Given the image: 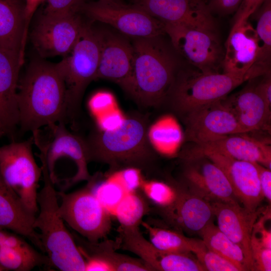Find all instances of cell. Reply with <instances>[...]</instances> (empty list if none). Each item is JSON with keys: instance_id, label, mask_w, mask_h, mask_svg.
I'll use <instances>...</instances> for the list:
<instances>
[{"instance_id": "6da1fadb", "label": "cell", "mask_w": 271, "mask_h": 271, "mask_svg": "<svg viewBox=\"0 0 271 271\" xmlns=\"http://www.w3.org/2000/svg\"><path fill=\"white\" fill-rule=\"evenodd\" d=\"M66 86L57 63L42 60L30 63L19 80L18 103L22 130H39L66 116Z\"/></svg>"}, {"instance_id": "7a4b0ae2", "label": "cell", "mask_w": 271, "mask_h": 271, "mask_svg": "<svg viewBox=\"0 0 271 271\" xmlns=\"http://www.w3.org/2000/svg\"><path fill=\"white\" fill-rule=\"evenodd\" d=\"M149 128L147 117L135 113L125 118L116 129L93 131L85 140L89 162L106 164L111 173L127 168L148 171L156 160Z\"/></svg>"}, {"instance_id": "3957f363", "label": "cell", "mask_w": 271, "mask_h": 271, "mask_svg": "<svg viewBox=\"0 0 271 271\" xmlns=\"http://www.w3.org/2000/svg\"><path fill=\"white\" fill-rule=\"evenodd\" d=\"M161 36L133 39L128 94L139 104L156 107L166 101L177 77V62Z\"/></svg>"}, {"instance_id": "277c9868", "label": "cell", "mask_w": 271, "mask_h": 271, "mask_svg": "<svg viewBox=\"0 0 271 271\" xmlns=\"http://www.w3.org/2000/svg\"><path fill=\"white\" fill-rule=\"evenodd\" d=\"M40 158L44 185L38 192V215L34 227L39 230L42 250L46 253L50 266L61 271H85V259L60 215L58 194L45 159Z\"/></svg>"}, {"instance_id": "5b68a950", "label": "cell", "mask_w": 271, "mask_h": 271, "mask_svg": "<svg viewBox=\"0 0 271 271\" xmlns=\"http://www.w3.org/2000/svg\"><path fill=\"white\" fill-rule=\"evenodd\" d=\"M252 79L248 74L197 72L177 75L166 100L184 116L200 107L220 100L242 83Z\"/></svg>"}, {"instance_id": "8992f818", "label": "cell", "mask_w": 271, "mask_h": 271, "mask_svg": "<svg viewBox=\"0 0 271 271\" xmlns=\"http://www.w3.org/2000/svg\"><path fill=\"white\" fill-rule=\"evenodd\" d=\"M100 48V31L85 24L72 50L57 63L66 86V116L78 111L86 88L95 80Z\"/></svg>"}, {"instance_id": "52a82bcc", "label": "cell", "mask_w": 271, "mask_h": 271, "mask_svg": "<svg viewBox=\"0 0 271 271\" xmlns=\"http://www.w3.org/2000/svg\"><path fill=\"white\" fill-rule=\"evenodd\" d=\"M96 175L82 188L69 193L57 192L60 215L71 228L86 240L95 242L105 238L112 226L111 213L93 191Z\"/></svg>"}, {"instance_id": "ba28073f", "label": "cell", "mask_w": 271, "mask_h": 271, "mask_svg": "<svg viewBox=\"0 0 271 271\" xmlns=\"http://www.w3.org/2000/svg\"><path fill=\"white\" fill-rule=\"evenodd\" d=\"M32 144L30 140L0 147V175L25 206L37 214L42 172L34 157Z\"/></svg>"}, {"instance_id": "9c48e42d", "label": "cell", "mask_w": 271, "mask_h": 271, "mask_svg": "<svg viewBox=\"0 0 271 271\" xmlns=\"http://www.w3.org/2000/svg\"><path fill=\"white\" fill-rule=\"evenodd\" d=\"M174 49L203 73L219 72L224 55L216 29L165 24Z\"/></svg>"}, {"instance_id": "30bf717a", "label": "cell", "mask_w": 271, "mask_h": 271, "mask_svg": "<svg viewBox=\"0 0 271 271\" xmlns=\"http://www.w3.org/2000/svg\"><path fill=\"white\" fill-rule=\"evenodd\" d=\"M81 11L92 20L110 25L133 39L159 37L165 34L164 23L134 4L97 1L85 3Z\"/></svg>"}, {"instance_id": "8fae6325", "label": "cell", "mask_w": 271, "mask_h": 271, "mask_svg": "<svg viewBox=\"0 0 271 271\" xmlns=\"http://www.w3.org/2000/svg\"><path fill=\"white\" fill-rule=\"evenodd\" d=\"M86 24L78 13H44L31 33L33 46L43 58L67 55L75 45Z\"/></svg>"}, {"instance_id": "7c38bea8", "label": "cell", "mask_w": 271, "mask_h": 271, "mask_svg": "<svg viewBox=\"0 0 271 271\" xmlns=\"http://www.w3.org/2000/svg\"><path fill=\"white\" fill-rule=\"evenodd\" d=\"M115 240L117 249L131 252L152 270L160 271H204L205 269L191 253L165 251L155 246L142 234L139 227L119 226Z\"/></svg>"}, {"instance_id": "4fadbf2b", "label": "cell", "mask_w": 271, "mask_h": 271, "mask_svg": "<svg viewBox=\"0 0 271 271\" xmlns=\"http://www.w3.org/2000/svg\"><path fill=\"white\" fill-rule=\"evenodd\" d=\"M53 133L52 140L47 144H42L38 131L33 132V141L44 157L49 176H51L56 164L61 159L68 158L76 166V172L65 184V188L91 178L88 169V160L86 141L74 134L66 128L63 121L50 126Z\"/></svg>"}, {"instance_id": "5bb4252c", "label": "cell", "mask_w": 271, "mask_h": 271, "mask_svg": "<svg viewBox=\"0 0 271 271\" xmlns=\"http://www.w3.org/2000/svg\"><path fill=\"white\" fill-rule=\"evenodd\" d=\"M181 157L186 161L205 158L212 162L225 174L238 202L250 211H257L264 197L255 163L236 160L210 151L183 153Z\"/></svg>"}, {"instance_id": "9a60e30c", "label": "cell", "mask_w": 271, "mask_h": 271, "mask_svg": "<svg viewBox=\"0 0 271 271\" xmlns=\"http://www.w3.org/2000/svg\"><path fill=\"white\" fill-rule=\"evenodd\" d=\"M223 99L196 108L184 115L185 141L202 144L225 136L244 133Z\"/></svg>"}, {"instance_id": "2e32d148", "label": "cell", "mask_w": 271, "mask_h": 271, "mask_svg": "<svg viewBox=\"0 0 271 271\" xmlns=\"http://www.w3.org/2000/svg\"><path fill=\"white\" fill-rule=\"evenodd\" d=\"M101 48L95 79H103L117 84L128 93L132 72V44L123 37L100 31Z\"/></svg>"}, {"instance_id": "e0dca14e", "label": "cell", "mask_w": 271, "mask_h": 271, "mask_svg": "<svg viewBox=\"0 0 271 271\" xmlns=\"http://www.w3.org/2000/svg\"><path fill=\"white\" fill-rule=\"evenodd\" d=\"M150 15L165 24L216 29L204 1L197 0H133Z\"/></svg>"}, {"instance_id": "ac0fdd59", "label": "cell", "mask_w": 271, "mask_h": 271, "mask_svg": "<svg viewBox=\"0 0 271 271\" xmlns=\"http://www.w3.org/2000/svg\"><path fill=\"white\" fill-rule=\"evenodd\" d=\"M189 161L195 162L184 172L190 192L209 202H238L227 177L216 164L205 158Z\"/></svg>"}, {"instance_id": "d6986e66", "label": "cell", "mask_w": 271, "mask_h": 271, "mask_svg": "<svg viewBox=\"0 0 271 271\" xmlns=\"http://www.w3.org/2000/svg\"><path fill=\"white\" fill-rule=\"evenodd\" d=\"M20 57L0 48V137L12 135L19 122Z\"/></svg>"}, {"instance_id": "ffe728a7", "label": "cell", "mask_w": 271, "mask_h": 271, "mask_svg": "<svg viewBox=\"0 0 271 271\" xmlns=\"http://www.w3.org/2000/svg\"><path fill=\"white\" fill-rule=\"evenodd\" d=\"M175 187L176 199L169 207L162 208V214L174 226L200 234L215 217L210 202L180 187Z\"/></svg>"}, {"instance_id": "44dd1931", "label": "cell", "mask_w": 271, "mask_h": 271, "mask_svg": "<svg viewBox=\"0 0 271 271\" xmlns=\"http://www.w3.org/2000/svg\"><path fill=\"white\" fill-rule=\"evenodd\" d=\"M210 203L219 230L242 249L254 266L250 240L258 211H250L237 202L211 201Z\"/></svg>"}, {"instance_id": "7402d4cb", "label": "cell", "mask_w": 271, "mask_h": 271, "mask_svg": "<svg viewBox=\"0 0 271 271\" xmlns=\"http://www.w3.org/2000/svg\"><path fill=\"white\" fill-rule=\"evenodd\" d=\"M242 133L229 134L205 144H195L184 153L210 151L236 160L257 163L270 169V146L264 142Z\"/></svg>"}, {"instance_id": "603a6c76", "label": "cell", "mask_w": 271, "mask_h": 271, "mask_svg": "<svg viewBox=\"0 0 271 271\" xmlns=\"http://www.w3.org/2000/svg\"><path fill=\"white\" fill-rule=\"evenodd\" d=\"M258 52L256 31L248 21L236 27H232L225 44L223 72L248 74L254 79L250 70Z\"/></svg>"}, {"instance_id": "cb8c5ba5", "label": "cell", "mask_w": 271, "mask_h": 271, "mask_svg": "<svg viewBox=\"0 0 271 271\" xmlns=\"http://www.w3.org/2000/svg\"><path fill=\"white\" fill-rule=\"evenodd\" d=\"M36 216L0 177V228L27 238L42 250L39 233L34 227Z\"/></svg>"}, {"instance_id": "d4e9b609", "label": "cell", "mask_w": 271, "mask_h": 271, "mask_svg": "<svg viewBox=\"0 0 271 271\" xmlns=\"http://www.w3.org/2000/svg\"><path fill=\"white\" fill-rule=\"evenodd\" d=\"M223 100L244 133L265 127L270 119L271 106L258 92L255 85H248Z\"/></svg>"}, {"instance_id": "484cf974", "label": "cell", "mask_w": 271, "mask_h": 271, "mask_svg": "<svg viewBox=\"0 0 271 271\" xmlns=\"http://www.w3.org/2000/svg\"><path fill=\"white\" fill-rule=\"evenodd\" d=\"M24 10L22 0H0V48L19 56L22 65Z\"/></svg>"}, {"instance_id": "4316f807", "label": "cell", "mask_w": 271, "mask_h": 271, "mask_svg": "<svg viewBox=\"0 0 271 271\" xmlns=\"http://www.w3.org/2000/svg\"><path fill=\"white\" fill-rule=\"evenodd\" d=\"M84 258L93 257L109 264L115 271H151V269L140 258L119 253L115 241L104 240L90 242L72 234Z\"/></svg>"}, {"instance_id": "83f0119b", "label": "cell", "mask_w": 271, "mask_h": 271, "mask_svg": "<svg viewBox=\"0 0 271 271\" xmlns=\"http://www.w3.org/2000/svg\"><path fill=\"white\" fill-rule=\"evenodd\" d=\"M148 138L154 149L160 154L172 156L178 153L184 134L176 118L172 115L162 116L148 130Z\"/></svg>"}, {"instance_id": "f1b7e54d", "label": "cell", "mask_w": 271, "mask_h": 271, "mask_svg": "<svg viewBox=\"0 0 271 271\" xmlns=\"http://www.w3.org/2000/svg\"><path fill=\"white\" fill-rule=\"evenodd\" d=\"M200 234L204 244L209 249L233 263L240 271L254 270L253 265L242 249L220 231L213 222L208 225Z\"/></svg>"}, {"instance_id": "f546056e", "label": "cell", "mask_w": 271, "mask_h": 271, "mask_svg": "<svg viewBox=\"0 0 271 271\" xmlns=\"http://www.w3.org/2000/svg\"><path fill=\"white\" fill-rule=\"evenodd\" d=\"M256 14L255 30L258 52L250 71L256 77L270 72L271 56V0H264Z\"/></svg>"}, {"instance_id": "4dcf8cb0", "label": "cell", "mask_w": 271, "mask_h": 271, "mask_svg": "<svg viewBox=\"0 0 271 271\" xmlns=\"http://www.w3.org/2000/svg\"><path fill=\"white\" fill-rule=\"evenodd\" d=\"M141 225L148 233L149 241L165 251L194 253L201 241L187 237L174 230L153 226L148 222L143 221Z\"/></svg>"}, {"instance_id": "1f68e13d", "label": "cell", "mask_w": 271, "mask_h": 271, "mask_svg": "<svg viewBox=\"0 0 271 271\" xmlns=\"http://www.w3.org/2000/svg\"><path fill=\"white\" fill-rule=\"evenodd\" d=\"M44 264L49 265L47 256L31 245L23 247H0V268L3 270L29 271Z\"/></svg>"}, {"instance_id": "d6a6232c", "label": "cell", "mask_w": 271, "mask_h": 271, "mask_svg": "<svg viewBox=\"0 0 271 271\" xmlns=\"http://www.w3.org/2000/svg\"><path fill=\"white\" fill-rule=\"evenodd\" d=\"M150 208L144 197L137 191L126 193L115 207L113 213L124 227H139Z\"/></svg>"}, {"instance_id": "836d02e7", "label": "cell", "mask_w": 271, "mask_h": 271, "mask_svg": "<svg viewBox=\"0 0 271 271\" xmlns=\"http://www.w3.org/2000/svg\"><path fill=\"white\" fill-rule=\"evenodd\" d=\"M98 175L93 186V191L102 205L110 213L114 210L126 193L118 181L114 176L102 183H97Z\"/></svg>"}, {"instance_id": "e575fe53", "label": "cell", "mask_w": 271, "mask_h": 271, "mask_svg": "<svg viewBox=\"0 0 271 271\" xmlns=\"http://www.w3.org/2000/svg\"><path fill=\"white\" fill-rule=\"evenodd\" d=\"M140 188L148 199L161 208L172 205L177 195L175 187L157 180L143 181Z\"/></svg>"}, {"instance_id": "d590c367", "label": "cell", "mask_w": 271, "mask_h": 271, "mask_svg": "<svg viewBox=\"0 0 271 271\" xmlns=\"http://www.w3.org/2000/svg\"><path fill=\"white\" fill-rule=\"evenodd\" d=\"M194 254L205 270L240 271L233 263L209 249L202 240Z\"/></svg>"}, {"instance_id": "8d00e7d4", "label": "cell", "mask_w": 271, "mask_h": 271, "mask_svg": "<svg viewBox=\"0 0 271 271\" xmlns=\"http://www.w3.org/2000/svg\"><path fill=\"white\" fill-rule=\"evenodd\" d=\"M91 112L96 117L116 107L114 95L107 91H99L93 94L88 101Z\"/></svg>"}, {"instance_id": "74e56055", "label": "cell", "mask_w": 271, "mask_h": 271, "mask_svg": "<svg viewBox=\"0 0 271 271\" xmlns=\"http://www.w3.org/2000/svg\"><path fill=\"white\" fill-rule=\"evenodd\" d=\"M47 2L44 13L51 15L77 14L82 10L84 0H45Z\"/></svg>"}, {"instance_id": "f35d334b", "label": "cell", "mask_w": 271, "mask_h": 271, "mask_svg": "<svg viewBox=\"0 0 271 271\" xmlns=\"http://www.w3.org/2000/svg\"><path fill=\"white\" fill-rule=\"evenodd\" d=\"M141 170L135 168H127L114 173V177L126 193L137 191L143 182Z\"/></svg>"}, {"instance_id": "ab89813d", "label": "cell", "mask_w": 271, "mask_h": 271, "mask_svg": "<svg viewBox=\"0 0 271 271\" xmlns=\"http://www.w3.org/2000/svg\"><path fill=\"white\" fill-rule=\"evenodd\" d=\"M250 245L254 270H271V249L263 247L251 238Z\"/></svg>"}, {"instance_id": "60d3db41", "label": "cell", "mask_w": 271, "mask_h": 271, "mask_svg": "<svg viewBox=\"0 0 271 271\" xmlns=\"http://www.w3.org/2000/svg\"><path fill=\"white\" fill-rule=\"evenodd\" d=\"M96 117L99 129L105 131L117 129L125 119L121 111L116 107Z\"/></svg>"}, {"instance_id": "b9f144b4", "label": "cell", "mask_w": 271, "mask_h": 271, "mask_svg": "<svg viewBox=\"0 0 271 271\" xmlns=\"http://www.w3.org/2000/svg\"><path fill=\"white\" fill-rule=\"evenodd\" d=\"M264 1V0H242L236 11L232 27H236L248 21L249 17L257 11Z\"/></svg>"}, {"instance_id": "7bdbcfd3", "label": "cell", "mask_w": 271, "mask_h": 271, "mask_svg": "<svg viewBox=\"0 0 271 271\" xmlns=\"http://www.w3.org/2000/svg\"><path fill=\"white\" fill-rule=\"evenodd\" d=\"M242 0H209L206 4L208 11L212 13L226 15L236 12Z\"/></svg>"}, {"instance_id": "ee69618b", "label": "cell", "mask_w": 271, "mask_h": 271, "mask_svg": "<svg viewBox=\"0 0 271 271\" xmlns=\"http://www.w3.org/2000/svg\"><path fill=\"white\" fill-rule=\"evenodd\" d=\"M30 245L22 236L0 228V247H23Z\"/></svg>"}, {"instance_id": "f6af8a7d", "label": "cell", "mask_w": 271, "mask_h": 271, "mask_svg": "<svg viewBox=\"0 0 271 271\" xmlns=\"http://www.w3.org/2000/svg\"><path fill=\"white\" fill-rule=\"evenodd\" d=\"M256 167L260 186L264 198L268 201H271V171L268 168L257 163H255Z\"/></svg>"}, {"instance_id": "bcb514c9", "label": "cell", "mask_w": 271, "mask_h": 271, "mask_svg": "<svg viewBox=\"0 0 271 271\" xmlns=\"http://www.w3.org/2000/svg\"><path fill=\"white\" fill-rule=\"evenodd\" d=\"M45 0H26L24 10V31L23 42L25 46L29 28L33 17L38 7Z\"/></svg>"}, {"instance_id": "7dc6e473", "label": "cell", "mask_w": 271, "mask_h": 271, "mask_svg": "<svg viewBox=\"0 0 271 271\" xmlns=\"http://www.w3.org/2000/svg\"><path fill=\"white\" fill-rule=\"evenodd\" d=\"M270 72L266 74L263 79L257 84L255 85V87L266 101L271 106V79Z\"/></svg>"}, {"instance_id": "c3c4849f", "label": "cell", "mask_w": 271, "mask_h": 271, "mask_svg": "<svg viewBox=\"0 0 271 271\" xmlns=\"http://www.w3.org/2000/svg\"><path fill=\"white\" fill-rule=\"evenodd\" d=\"M100 1H107V2H121L120 0H97Z\"/></svg>"}, {"instance_id": "681fc988", "label": "cell", "mask_w": 271, "mask_h": 271, "mask_svg": "<svg viewBox=\"0 0 271 271\" xmlns=\"http://www.w3.org/2000/svg\"><path fill=\"white\" fill-rule=\"evenodd\" d=\"M197 1H204V0H197Z\"/></svg>"}, {"instance_id": "f907efd6", "label": "cell", "mask_w": 271, "mask_h": 271, "mask_svg": "<svg viewBox=\"0 0 271 271\" xmlns=\"http://www.w3.org/2000/svg\"><path fill=\"white\" fill-rule=\"evenodd\" d=\"M2 270H3L2 269L0 268V271H2Z\"/></svg>"}, {"instance_id": "816d5d0a", "label": "cell", "mask_w": 271, "mask_h": 271, "mask_svg": "<svg viewBox=\"0 0 271 271\" xmlns=\"http://www.w3.org/2000/svg\"><path fill=\"white\" fill-rule=\"evenodd\" d=\"M1 177V175H0V177Z\"/></svg>"}]
</instances>
